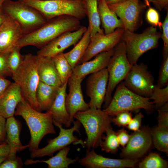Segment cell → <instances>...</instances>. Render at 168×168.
<instances>
[{"label": "cell", "instance_id": "obj_47", "mask_svg": "<svg viewBox=\"0 0 168 168\" xmlns=\"http://www.w3.org/2000/svg\"><path fill=\"white\" fill-rule=\"evenodd\" d=\"M11 83L9 80L0 76V96L5 91Z\"/></svg>", "mask_w": 168, "mask_h": 168}, {"label": "cell", "instance_id": "obj_28", "mask_svg": "<svg viewBox=\"0 0 168 168\" xmlns=\"http://www.w3.org/2000/svg\"><path fill=\"white\" fill-rule=\"evenodd\" d=\"M89 29L84 33L73 48L69 52L64 53V55L73 69L79 63L85 54L91 40Z\"/></svg>", "mask_w": 168, "mask_h": 168}, {"label": "cell", "instance_id": "obj_30", "mask_svg": "<svg viewBox=\"0 0 168 168\" xmlns=\"http://www.w3.org/2000/svg\"><path fill=\"white\" fill-rule=\"evenodd\" d=\"M152 143L158 150L168 153V127L157 125L151 129Z\"/></svg>", "mask_w": 168, "mask_h": 168}, {"label": "cell", "instance_id": "obj_6", "mask_svg": "<svg viewBox=\"0 0 168 168\" xmlns=\"http://www.w3.org/2000/svg\"><path fill=\"white\" fill-rule=\"evenodd\" d=\"M116 90L107 107L103 110L110 116L120 112L135 111L142 108L147 111L153 110L154 105L149 98L142 96L132 91L121 82Z\"/></svg>", "mask_w": 168, "mask_h": 168}, {"label": "cell", "instance_id": "obj_10", "mask_svg": "<svg viewBox=\"0 0 168 168\" xmlns=\"http://www.w3.org/2000/svg\"><path fill=\"white\" fill-rule=\"evenodd\" d=\"M72 123L73 126L69 129L63 128V125L57 123L54 124L59 128L60 131L56 137L47 140L48 144L42 148H38L30 154L31 158H41L46 156H53L55 152L68 146L72 143L73 145L79 144L82 140L79 139L73 135L74 131L80 133L81 123L77 120Z\"/></svg>", "mask_w": 168, "mask_h": 168}, {"label": "cell", "instance_id": "obj_43", "mask_svg": "<svg viewBox=\"0 0 168 168\" xmlns=\"http://www.w3.org/2000/svg\"><path fill=\"white\" fill-rule=\"evenodd\" d=\"M144 116L141 112L136 114L135 116L126 126L129 130L136 131L138 130L141 127L142 119Z\"/></svg>", "mask_w": 168, "mask_h": 168}, {"label": "cell", "instance_id": "obj_17", "mask_svg": "<svg viewBox=\"0 0 168 168\" xmlns=\"http://www.w3.org/2000/svg\"><path fill=\"white\" fill-rule=\"evenodd\" d=\"M79 165L88 168H134L137 159L109 158L97 154L93 148L88 149L85 156L78 159Z\"/></svg>", "mask_w": 168, "mask_h": 168}, {"label": "cell", "instance_id": "obj_18", "mask_svg": "<svg viewBox=\"0 0 168 168\" xmlns=\"http://www.w3.org/2000/svg\"><path fill=\"white\" fill-rule=\"evenodd\" d=\"M83 79L71 76L68 81L69 92L67 94L65 103L71 124L74 121V116L77 112L90 108L83 95L81 83Z\"/></svg>", "mask_w": 168, "mask_h": 168}, {"label": "cell", "instance_id": "obj_11", "mask_svg": "<svg viewBox=\"0 0 168 168\" xmlns=\"http://www.w3.org/2000/svg\"><path fill=\"white\" fill-rule=\"evenodd\" d=\"M122 22L125 30L134 31L142 24V15L146 5L139 0H126L108 5Z\"/></svg>", "mask_w": 168, "mask_h": 168}, {"label": "cell", "instance_id": "obj_34", "mask_svg": "<svg viewBox=\"0 0 168 168\" xmlns=\"http://www.w3.org/2000/svg\"><path fill=\"white\" fill-rule=\"evenodd\" d=\"M150 99L153 100L154 107L158 109L168 102V85L160 87L154 85Z\"/></svg>", "mask_w": 168, "mask_h": 168}, {"label": "cell", "instance_id": "obj_52", "mask_svg": "<svg viewBox=\"0 0 168 168\" xmlns=\"http://www.w3.org/2000/svg\"><path fill=\"white\" fill-rule=\"evenodd\" d=\"M7 0H0V13H2V8L4 3Z\"/></svg>", "mask_w": 168, "mask_h": 168}, {"label": "cell", "instance_id": "obj_3", "mask_svg": "<svg viewBox=\"0 0 168 168\" xmlns=\"http://www.w3.org/2000/svg\"><path fill=\"white\" fill-rule=\"evenodd\" d=\"M12 77L20 87L23 99L34 109L41 112L36 97L40 80L35 55L30 53L24 55L21 63L13 72Z\"/></svg>", "mask_w": 168, "mask_h": 168}, {"label": "cell", "instance_id": "obj_35", "mask_svg": "<svg viewBox=\"0 0 168 168\" xmlns=\"http://www.w3.org/2000/svg\"><path fill=\"white\" fill-rule=\"evenodd\" d=\"M21 48L16 46L9 53L7 58L8 66L12 73L19 67L24 58L20 53Z\"/></svg>", "mask_w": 168, "mask_h": 168}, {"label": "cell", "instance_id": "obj_4", "mask_svg": "<svg viewBox=\"0 0 168 168\" xmlns=\"http://www.w3.org/2000/svg\"><path fill=\"white\" fill-rule=\"evenodd\" d=\"M74 118L82 124L87 135L86 140L80 143L88 149L100 146L103 134L111 126L112 117L101 109L89 108L77 112Z\"/></svg>", "mask_w": 168, "mask_h": 168}, {"label": "cell", "instance_id": "obj_51", "mask_svg": "<svg viewBox=\"0 0 168 168\" xmlns=\"http://www.w3.org/2000/svg\"><path fill=\"white\" fill-rule=\"evenodd\" d=\"M7 155L0 156V165L7 159Z\"/></svg>", "mask_w": 168, "mask_h": 168}, {"label": "cell", "instance_id": "obj_29", "mask_svg": "<svg viewBox=\"0 0 168 168\" xmlns=\"http://www.w3.org/2000/svg\"><path fill=\"white\" fill-rule=\"evenodd\" d=\"M86 16L89 22L88 28L91 37L97 33H104L100 27V21L99 14L98 0H82Z\"/></svg>", "mask_w": 168, "mask_h": 168}, {"label": "cell", "instance_id": "obj_44", "mask_svg": "<svg viewBox=\"0 0 168 168\" xmlns=\"http://www.w3.org/2000/svg\"><path fill=\"white\" fill-rule=\"evenodd\" d=\"M116 133L119 144L124 147L128 142L130 135L124 128L119 130Z\"/></svg>", "mask_w": 168, "mask_h": 168}, {"label": "cell", "instance_id": "obj_16", "mask_svg": "<svg viewBox=\"0 0 168 168\" xmlns=\"http://www.w3.org/2000/svg\"><path fill=\"white\" fill-rule=\"evenodd\" d=\"M87 28L81 26L77 30L64 32L40 49L37 54L53 58L72 45H75L81 38Z\"/></svg>", "mask_w": 168, "mask_h": 168}, {"label": "cell", "instance_id": "obj_15", "mask_svg": "<svg viewBox=\"0 0 168 168\" xmlns=\"http://www.w3.org/2000/svg\"><path fill=\"white\" fill-rule=\"evenodd\" d=\"M109 79L106 68L91 74L86 81V91L90 108L101 109L104 101Z\"/></svg>", "mask_w": 168, "mask_h": 168}, {"label": "cell", "instance_id": "obj_5", "mask_svg": "<svg viewBox=\"0 0 168 168\" xmlns=\"http://www.w3.org/2000/svg\"><path fill=\"white\" fill-rule=\"evenodd\" d=\"M161 37V33L152 26L141 33L124 30L121 40L125 44L126 56L130 63L132 65L137 63L143 54L157 48Z\"/></svg>", "mask_w": 168, "mask_h": 168}, {"label": "cell", "instance_id": "obj_33", "mask_svg": "<svg viewBox=\"0 0 168 168\" xmlns=\"http://www.w3.org/2000/svg\"><path fill=\"white\" fill-rule=\"evenodd\" d=\"M140 168H166L167 162L156 153L151 152L139 163Z\"/></svg>", "mask_w": 168, "mask_h": 168}, {"label": "cell", "instance_id": "obj_37", "mask_svg": "<svg viewBox=\"0 0 168 168\" xmlns=\"http://www.w3.org/2000/svg\"><path fill=\"white\" fill-rule=\"evenodd\" d=\"M115 116L112 118V122L119 127H126L132 119L131 113L128 111L120 112Z\"/></svg>", "mask_w": 168, "mask_h": 168}, {"label": "cell", "instance_id": "obj_24", "mask_svg": "<svg viewBox=\"0 0 168 168\" xmlns=\"http://www.w3.org/2000/svg\"><path fill=\"white\" fill-rule=\"evenodd\" d=\"M68 82L58 87L57 94L48 111L52 115L53 123L69 127L71 124L66 110L65 100Z\"/></svg>", "mask_w": 168, "mask_h": 168}, {"label": "cell", "instance_id": "obj_12", "mask_svg": "<svg viewBox=\"0 0 168 168\" xmlns=\"http://www.w3.org/2000/svg\"><path fill=\"white\" fill-rule=\"evenodd\" d=\"M123 82L129 89L136 94L149 98L154 86V78L143 63L132 65Z\"/></svg>", "mask_w": 168, "mask_h": 168}, {"label": "cell", "instance_id": "obj_53", "mask_svg": "<svg viewBox=\"0 0 168 168\" xmlns=\"http://www.w3.org/2000/svg\"><path fill=\"white\" fill-rule=\"evenodd\" d=\"M40 0V1H47V0Z\"/></svg>", "mask_w": 168, "mask_h": 168}, {"label": "cell", "instance_id": "obj_26", "mask_svg": "<svg viewBox=\"0 0 168 168\" xmlns=\"http://www.w3.org/2000/svg\"><path fill=\"white\" fill-rule=\"evenodd\" d=\"M70 150V147L68 146L59 150L56 155L52 156L47 160L26 159L24 164L26 165H28L43 162L48 164V168H68L69 165L74 164L79 159L78 156L74 159L67 157Z\"/></svg>", "mask_w": 168, "mask_h": 168}, {"label": "cell", "instance_id": "obj_55", "mask_svg": "<svg viewBox=\"0 0 168 168\" xmlns=\"http://www.w3.org/2000/svg\"><path fill=\"white\" fill-rule=\"evenodd\" d=\"M4 143V142H0V144L2 143Z\"/></svg>", "mask_w": 168, "mask_h": 168}, {"label": "cell", "instance_id": "obj_14", "mask_svg": "<svg viewBox=\"0 0 168 168\" xmlns=\"http://www.w3.org/2000/svg\"><path fill=\"white\" fill-rule=\"evenodd\" d=\"M124 31V28H119L108 34L98 33L91 37L88 46L80 63L90 60L98 54L114 48L121 40Z\"/></svg>", "mask_w": 168, "mask_h": 168}, {"label": "cell", "instance_id": "obj_46", "mask_svg": "<svg viewBox=\"0 0 168 168\" xmlns=\"http://www.w3.org/2000/svg\"><path fill=\"white\" fill-rule=\"evenodd\" d=\"M6 119L0 115V142H5L7 138Z\"/></svg>", "mask_w": 168, "mask_h": 168}, {"label": "cell", "instance_id": "obj_36", "mask_svg": "<svg viewBox=\"0 0 168 168\" xmlns=\"http://www.w3.org/2000/svg\"><path fill=\"white\" fill-rule=\"evenodd\" d=\"M156 85L161 88L168 85V55L163 56Z\"/></svg>", "mask_w": 168, "mask_h": 168}, {"label": "cell", "instance_id": "obj_32", "mask_svg": "<svg viewBox=\"0 0 168 168\" xmlns=\"http://www.w3.org/2000/svg\"><path fill=\"white\" fill-rule=\"evenodd\" d=\"M106 135H103L100 146L102 151L106 152L116 154L120 145L117 133L112 129L111 126L106 130Z\"/></svg>", "mask_w": 168, "mask_h": 168}, {"label": "cell", "instance_id": "obj_21", "mask_svg": "<svg viewBox=\"0 0 168 168\" xmlns=\"http://www.w3.org/2000/svg\"><path fill=\"white\" fill-rule=\"evenodd\" d=\"M35 55L39 80L46 84L59 87L62 84L52 58Z\"/></svg>", "mask_w": 168, "mask_h": 168}, {"label": "cell", "instance_id": "obj_38", "mask_svg": "<svg viewBox=\"0 0 168 168\" xmlns=\"http://www.w3.org/2000/svg\"><path fill=\"white\" fill-rule=\"evenodd\" d=\"M146 18L147 22L152 26L161 28L162 23L160 21L159 14L155 9L150 7L147 11Z\"/></svg>", "mask_w": 168, "mask_h": 168}, {"label": "cell", "instance_id": "obj_2", "mask_svg": "<svg viewBox=\"0 0 168 168\" xmlns=\"http://www.w3.org/2000/svg\"><path fill=\"white\" fill-rule=\"evenodd\" d=\"M14 115L21 116L29 128L31 138L28 147L31 152L39 148L40 141L46 135L56 133L51 113L37 111L23 98L17 105Z\"/></svg>", "mask_w": 168, "mask_h": 168}, {"label": "cell", "instance_id": "obj_8", "mask_svg": "<svg viewBox=\"0 0 168 168\" xmlns=\"http://www.w3.org/2000/svg\"><path fill=\"white\" fill-rule=\"evenodd\" d=\"M23 2L39 11L46 20L68 15L79 20L86 17L82 0H25Z\"/></svg>", "mask_w": 168, "mask_h": 168}, {"label": "cell", "instance_id": "obj_39", "mask_svg": "<svg viewBox=\"0 0 168 168\" xmlns=\"http://www.w3.org/2000/svg\"><path fill=\"white\" fill-rule=\"evenodd\" d=\"M162 33L161 37L163 41V56L168 55V10L165 20L162 23Z\"/></svg>", "mask_w": 168, "mask_h": 168}, {"label": "cell", "instance_id": "obj_48", "mask_svg": "<svg viewBox=\"0 0 168 168\" xmlns=\"http://www.w3.org/2000/svg\"><path fill=\"white\" fill-rule=\"evenodd\" d=\"M10 152V147L6 142L0 144V156H8Z\"/></svg>", "mask_w": 168, "mask_h": 168}, {"label": "cell", "instance_id": "obj_23", "mask_svg": "<svg viewBox=\"0 0 168 168\" xmlns=\"http://www.w3.org/2000/svg\"><path fill=\"white\" fill-rule=\"evenodd\" d=\"M6 119L7 138L5 142L10 148V152L7 158L14 159L16 157L17 152L25 149L28 147V145H23L20 140V135L21 130L20 122L14 116Z\"/></svg>", "mask_w": 168, "mask_h": 168}, {"label": "cell", "instance_id": "obj_20", "mask_svg": "<svg viewBox=\"0 0 168 168\" xmlns=\"http://www.w3.org/2000/svg\"><path fill=\"white\" fill-rule=\"evenodd\" d=\"M115 48V47H114ZM114 48L109 51L101 52L91 60L77 65L73 69L72 76L84 79L87 75L106 68L114 52Z\"/></svg>", "mask_w": 168, "mask_h": 168}, {"label": "cell", "instance_id": "obj_19", "mask_svg": "<svg viewBox=\"0 0 168 168\" xmlns=\"http://www.w3.org/2000/svg\"><path fill=\"white\" fill-rule=\"evenodd\" d=\"M23 35L18 23L8 16L0 27V54L9 53Z\"/></svg>", "mask_w": 168, "mask_h": 168}, {"label": "cell", "instance_id": "obj_54", "mask_svg": "<svg viewBox=\"0 0 168 168\" xmlns=\"http://www.w3.org/2000/svg\"><path fill=\"white\" fill-rule=\"evenodd\" d=\"M19 0V1H24L25 0Z\"/></svg>", "mask_w": 168, "mask_h": 168}, {"label": "cell", "instance_id": "obj_22", "mask_svg": "<svg viewBox=\"0 0 168 168\" xmlns=\"http://www.w3.org/2000/svg\"><path fill=\"white\" fill-rule=\"evenodd\" d=\"M23 98L19 86L11 83L0 96V115L6 119L14 116L16 106Z\"/></svg>", "mask_w": 168, "mask_h": 168}, {"label": "cell", "instance_id": "obj_49", "mask_svg": "<svg viewBox=\"0 0 168 168\" xmlns=\"http://www.w3.org/2000/svg\"><path fill=\"white\" fill-rule=\"evenodd\" d=\"M125 0H105L108 5L120 3Z\"/></svg>", "mask_w": 168, "mask_h": 168}, {"label": "cell", "instance_id": "obj_1", "mask_svg": "<svg viewBox=\"0 0 168 168\" xmlns=\"http://www.w3.org/2000/svg\"><path fill=\"white\" fill-rule=\"evenodd\" d=\"M81 26L80 20L73 16L63 15L56 17L47 20L34 31L23 35L16 46L21 49L33 45L40 49L62 34L76 30Z\"/></svg>", "mask_w": 168, "mask_h": 168}, {"label": "cell", "instance_id": "obj_27", "mask_svg": "<svg viewBox=\"0 0 168 168\" xmlns=\"http://www.w3.org/2000/svg\"><path fill=\"white\" fill-rule=\"evenodd\" d=\"M58 87L39 81L36 97L41 111L49 110L55 98Z\"/></svg>", "mask_w": 168, "mask_h": 168}, {"label": "cell", "instance_id": "obj_42", "mask_svg": "<svg viewBox=\"0 0 168 168\" xmlns=\"http://www.w3.org/2000/svg\"><path fill=\"white\" fill-rule=\"evenodd\" d=\"M23 163L19 156L14 159H7L0 165V168H22Z\"/></svg>", "mask_w": 168, "mask_h": 168}, {"label": "cell", "instance_id": "obj_50", "mask_svg": "<svg viewBox=\"0 0 168 168\" xmlns=\"http://www.w3.org/2000/svg\"><path fill=\"white\" fill-rule=\"evenodd\" d=\"M7 16L3 13H0V27L5 21Z\"/></svg>", "mask_w": 168, "mask_h": 168}, {"label": "cell", "instance_id": "obj_25", "mask_svg": "<svg viewBox=\"0 0 168 168\" xmlns=\"http://www.w3.org/2000/svg\"><path fill=\"white\" fill-rule=\"evenodd\" d=\"M98 6L100 23L105 34L111 33L117 28L124 29L121 20L110 8L105 0H98Z\"/></svg>", "mask_w": 168, "mask_h": 168}, {"label": "cell", "instance_id": "obj_41", "mask_svg": "<svg viewBox=\"0 0 168 168\" xmlns=\"http://www.w3.org/2000/svg\"><path fill=\"white\" fill-rule=\"evenodd\" d=\"M158 125L168 127V102L158 109Z\"/></svg>", "mask_w": 168, "mask_h": 168}, {"label": "cell", "instance_id": "obj_13", "mask_svg": "<svg viewBox=\"0 0 168 168\" xmlns=\"http://www.w3.org/2000/svg\"><path fill=\"white\" fill-rule=\"evenodd\" d=\"M152 143L151 129L148 127H141L130 135L129 140L122 149L120 156L123 158L136 159L147 152Z\"/></svg>", "mask_w": 168, "mask_h": 168}, {"label": "cell", "instance_id": "obj_45", "mask_svg": "<svg viewBox=\"0 0 168 168\" xmlns=\"http://www.w3.org/2000/svg\"><path fill=\"white\" fill-rule=\"evenodd\" d=\"M146 6H150L151 2L153 3L155 7L160 11L168 7V0H144Z\"/></svg>", "mask_w": 168, "mask_h": 168}, {"label": "cell", "instance_id": "obj_40", "mask_svg": "<svg viewBox=\"0 0 168 168\" xmlns=\"http://www.w3.org/2000/svg\"><path fill=\"white\" fill-rule=\"evenodd\" d=\"M9 54H0V76L4 77H12V75L7 62Z\"/></svg>", "mask_w": 168, "mask_h": 168}, {"label": "cell", "instance_id": "obj_31", "mask_svg": "<svg viewBox=\"0 0 168 168\" xmlns=\"http://www.w3.org/2000/svg\"><path fill=\"white\" fill-rule=\"evenodd\" d=\"M62 85L68 82L72 75L73 69L64 55L59 54L52 58Z\"/></svg>", "mask_w": 168, "mask_h": 168}, {"label": "cell", "instance_id": "obj_9", "mask_svg": "<svg viewBox=\"0 0 168 168\" xmlns=\"http://www.w3.org/2000/svg\"><path fill=\"white\" fill-rule=\"evenodd\" d=\"M132 66L127 57L125 44L121 40L115 47L113 54L106 68L109 73V79L104 101L105 109L111 100L112 93L114 89L124 80Z\"/></svg>", "mask_w": 168, "mask_h": 168}, {"label": "cell", "instance_id": "obj_7", "mask_svg": "<svg viewBox=\"0 0 168 168\" xmlns=\"http://www.w3.org/2000/svg\"><path fill=\"white\" fill-rule=\"evenodd\" d=\"M2 11L18 23L23 35L34 31L47 21L38 10L19 0L6 1L3 5Z\"/></svg>", "mask_w": 168, "mask_h": 168}]
</instances>
